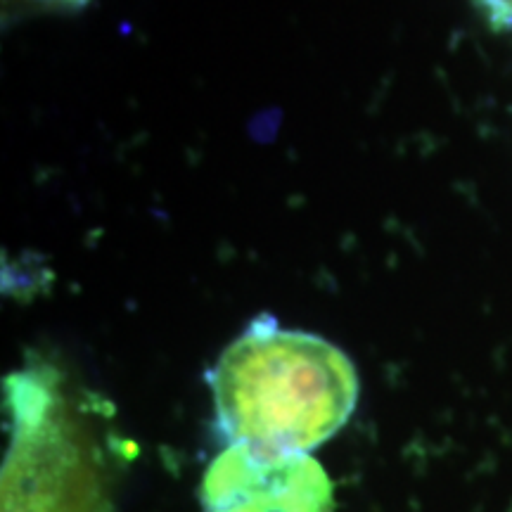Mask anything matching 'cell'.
Wrapping results in <instances>:
<instances>
[{"label":"cell","mask_w":512,"mask_h":512,"mask_svg":"<svg viewBox=\"0 0 512 512\" xmlns=\"http://www.w3.org/2000/svg\"><path fill=\"white\" fill-rule=\"evenodd\" d=\"M216 425L228 446L302 456L335 437L358 401L351 358L328 339L254 318L209 373Z\"/></svg>","instance_id":"obj_1"},{"label":"cell","mask_w":512,"mask_h":512,"mask_svg":"<svg viewBox=\"0 0 512 512\" xmlns=\"http://www.w3.org/2000/svg\"><path fill=\"white\" fill-rule=\"evenodd\" d=\"M3 406V512H110L91 408L55 361L31 356L5 377Z\"/></svg>","instance_id":"obj_2"},{"label":"cell","mask_w":512,"mask_h":512,"mask_svg":"<svg viewBox=\"0 0 512 512\" xmlns=\"http://www.w3.org/2000/svg\"><path fill=\"white\" fill-rule=\"evenodd\" d=\"M202 512H332V482L316 458L228 446L202 479Z\"/></svg>","instance_id":"obj_3"}]
</instances>
